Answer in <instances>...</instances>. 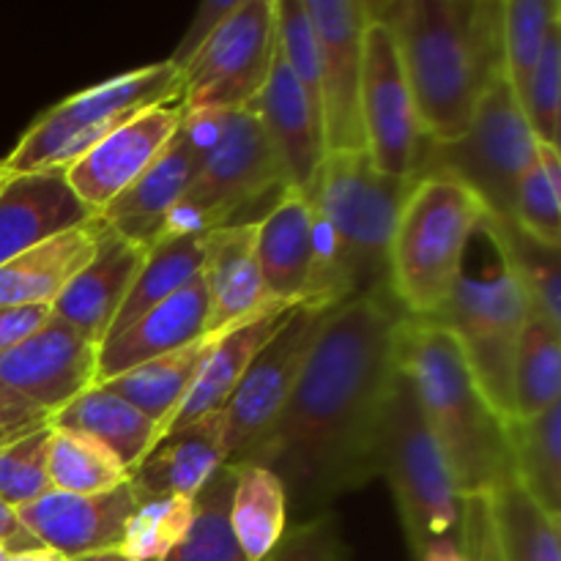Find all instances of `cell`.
Here are the masks:
<instances>
[{"mask_svg":"<svg viewBox=\"0 0 561 561\" xmlns=\"http://www.w3.org/2000/svg\"><path fill=\"white\" fill-rule=\"evenodd\" d=\"M168 102H181V71L170 60L82 88L38 115L20 142L0 159V170L9 175L66 170L142 110Z\"/></svg>","mask_w":561,"mask_h":561,"instance_id":"8","label":"cell"},{"mask_svg":"<svg viewBox=\"0 0 561 561\" xmlns=\"http://www.w3.org/2000/svg\"><path fill=\"white\" fill-rule=\"evenodd\" d=\"M416 179H392L365 151L327 153L307 192L312 274L305 301L343 307L389 288V252Z\"/></svg>","mask_w":561,"mask_h":561,"instance_id":"3","label":"cell"},{"mask_svg":"<svg viewBox=\"0 0 561 561\" xmlns=\"http://www.w3.org/2000/svg\"><path fill=\"white\" fill-rule=\"evenodd\" d=\"M135 504V491L124 482L115 491L93 496L49 491L36 502L16 507V515L47 551L69 561L121 548Z\"/></svg>","mask_w":561,"mask_h":561,"instance_id":"18","label":"cell"},{"mask_svg":"<svg viewBox=\"0 0 561 561\" xmlns=\"http://www.w3.org/2000/svg\"><path fill=\"white\" fill-rule=\"evenodd\" d=\"M504 561H561V520H553L515 480L488 493Z\"/></svg>","mask_w":561,"mask_h":561,"instance_id":"36","label":"cell"},{"mask_svg":"<svg viewBox=\"0 0 561 561\" xmlns=\"http://www.w3.org/2000/svg\"><path fill=\"white\" fill-rule=\"evenodd\" d=\"M0 551H3L5 557L44 551L42 542L25 529V524L20 520L16 510L9 507L5 502H0Z\"/></svg>","mask_w":561,"mask_h":561,"instance_id":"48","label":"cell"},{"mask_svg":"<svg viewBox=\"0 0 561 561\" xmlns=\"http://www.w3.org/2000/svg\"><path fill=\"white\" fill-rule=\"evenodd\" d=\"M504 0H370L392 31L422 135L453 142L469 129L482 93L504 75Z\"/></svg>","mask_w":561,"mask_h":561,"instance_id":"2","label":"cell"},{"mask_svg":"<svg viewBox=\"0 0 561 561\" xmlns=\"http://www.w3.org/2000/svg\"><path fill=\"white\" fill-rule=\"evenodd\" d=\"M403 316L392 290L334 307L288 403L236 460L283 482L288 524L329 513L340 496L378 477V436L394 378L392 340Z\"/></svg>","mask_w":561,"mask_h":561,"instance_id":"1","label":"cell"},{"mask_svg":"<svg viewBox=\"0 0 561 561\" xmlns=\"http://www.w3.org/2000/svg\"><path fill=\"white\" fill-rule=\"evenodd\" d=\"M211 129V110L184 113L179 131L164 146V151L153 159L151 168L135 184L126 186L115 201H110L99 217L115 233L151 247L162 233L168 214L179 206V201L195 181Z\"/></svg>","mask_w":561,"mask_h":561,"instance_id":"16","label":"cell"},{"mask_svg":"<svg viewBox=\"0 0 561 561\" xmlns=\"http://www.w3.org/2000/svg\"><path fill=\"white\" fill-rule=\"evenodd\" d=\"M225 463V416L217 411L164 436L131 471L129 485L135 496L195 499Z\"/></svg>","mask_w":561,"mask_h":561,"instance_id":"25","label":"cell"},{"mask_svg":"<svg viewBox=\"0 0 561 561\" xmlns=\"http://www.w3.org/2000/svg\"><path fill=\"white\" fill-rule=\"evenodd\" d=\"M526 318L529 305L524 290L488 222H482L469 241L447 305L427 321L455 334L477 387L504 422H513V367Z\"/></svg>","mask_w":561,"mask_h":561,"instance_id":"5","label":"cell"},{"mask_svg":"<svg viewBox=\"0 0 561 561\" xmlns=\"http://www.w3.org/2000/svg\"><path fill=\"white\" fill-rule=\"evenodd\" d=\"M488 211L449 179H416L389 252V288L405 316L433 318L453 294Z\"/></svg>","mask_w":561,"mask_h":561,"instance_id":"7","label":"cell"},{"mask_svg":"<svg viewBox=\"0 0 561 561\" xmlns=\"http://www.w3.org/2000/svg\"><path fill=\"white\" fill-rule=\"evenodd\" d=\"M299 305L268 301V305H263L261 310H255L252 316L241 318L239 323L228 327L225 332L214 334L211 351H208L206 362H203L201 373H197L195 383L190 387L186 398L181 400L175 414L170 416V422L164 425L162 438L181 431V427H186L190 422L201 420V416L222 411L225 405H228L230 394L236 392L239 381L244 378V373L250 370V365L255 362V356L261 354L263 345L283 329V323L294 316V310ZM162 438H159V442H162Z\"/></svg>","mask_w":561,"mask_h":561,"instance_id":"19","label":"cell"},{"mask_svg":"<svg viewBox=\"0 0 561 561\" xmlns=\"http://www.w3.org/2000/svg\"><path fill=\"white\" fill-rule=\"evenodd\" d=\"M252 113L261 121L263 131H266L268 142H272L274 153L283 164L288 190L307 195L316 184L323 157H327L321 118L296 82L294 71L285 64L279 47L274 53L261 96L252 104Z\"/></svg>","mask_w":561,"mask_h":561,"instance_id":"22","label":"cell"},{"mask_svg":"<svg viewBox=\"0 0 561 561\" xmlns=\"http://www.w3.org/2000/svg\"><path fill=\"white\" fill-rule=\"evenodd\" d=\"M49 316V307H0V354L31 337Z\"/></svg>","mask_w":561,"mask_h":561,"instance_id":"47","label":"cell"},{"mask_svg":"<svg viewBox=\"0 0 561 561\" xmlns=\"http://www.w3.org/2000/svg\"><path fill=\"white\" fill-rule=\"evenodd\" d=\"M3 181H5V173H3V170H0V186H3Z\"/></svg>","mask_w":561,"mask_h":561,"instance_id":"52","label":"cell"},{"mask_svg":"<svg viewBox=\"0 0 561 561\" xmlns=\"http://www.w3.org/2000/svg\"><path fill=\"white\" fill-rule=\"evenodd\" d=\"M236 488L230 502V526L247 561H263L288 529V504L283 482L272 471L252 463H228Z\"/></svg>","mask_w":561,"mask_h":561,"instance_id":"31","label":"cell"},{"mask_svg":"<svg viewBox=\"0 0 561 561\" xmlns=\"http://www.w3.org/2000/svg\"><path fill=\"white\" fill-rule=\"evenodd\" d=\"M47 477L53 491L75 493V496L107 493L129 482L124 463L104 444L66 427L49 431Z\"/></svg>","mask_w":561,"mask_h":561,"instance_id":"35","label":"cell"},{"mask_svg":"<svg viewBox=\"0 0 561 561\" xmlns=\"http://www.w3.org/2000/svg\"><path fill=\"white\" fill-rule=\"evenodd\" d=\"M277 53L274 0H236L203 47L181 66V107L252 110Z\"/></svg>","mask_w":561,"mask_h":561,"instance_id":"11","label":"cell"},{"mask_svg":"<svg viewBox=\"0 0 561 561\" xmlns=\"http://www.w3.org/2000/svg\"><path fill=\"white\" fill-rule=\"evenodd\" d=\"M370 3V0H367ZM362 129L373 168L392 179H416L427 137L400 64L398 44L383 20L370 14L362 36Z\"/></svg>","mask_w":561,"mask_h":561,"instance_id":"12","label":"cell"},{"mask_svg":"<svg viewBox=\"0 0 561 561\" xmlns=\"http://www.w3.org/2000/svg\"><path fill=\"white\" fill-rule=\"evenodd\" d=\"M192 513H195V499L137 496L121 551L131 561L164 559L190 529Z\"/></svg>","mask_w":561,"mask_h":561,"instance_id":"40","label":"cell"},{"mask_svg":"<svg viewBox=\"0 0 561 561\" xmlns=\"http://www.w3.org/2000/svg\"><path fill=\"white\" fill-rule=\"evenodd\" d=\"M236 477L228 463L195 496V513L179 546L159 561H247L230 526Z\"/></svg>","mask_w":561,"mask_h":561,"instance_id":"37","label":"cell"},{"mask_svg":"<svg viewBox=\"0 0 561 561\" xmlns=\"http://www.w3.org/2000/svg\"><path fill=\"white\" fill-rule=\"evenodd\" d=\"M515 482L561 520V403L531 420L507 422Z\"/></svg>","mask_w":561,"mask_h":561,"instance_id":"32","label":"cell"},{"mask_svg":"<svg viewBox=\"0 0 561 561\" xmlns=\"http://www.w3.org/2000/svg\"><path fill=\"white\" fill-rule=\"evenodd\" d=\"M488 230L496 239L510 272L518 279L531 316L561 329V272L559 250L540 244L515 222H496L488 217Z\"/></svg>","mask_w":561,"mask_h":561,"instance_id":"34","label":"cell"},{"mask_svg":"<svg viewBox=\"0 0 561 561\" xmlns=\"http://www.w3.org/2000/svg\"><path fill=\"white\" fill-rule=\"evenodd\" d=\"M206 323L208 294L203 277L197 274L179 294H173L168 301L146 312L140 321L131 323L129 329L99 345L96 383L104 378L121 376V373L131 370L142 362L195 343L197 337L206 334Z\"/></svg>","mask_w":561,"mask_h":561,"instance_id":"23","label":"cell"},{"mask_svg":"<svg viewBox=\"0 0 561 561\" xmlns=\"http://www.w3.org/2000/svg\"><path fill=\"white\" fill-rule=\"evenodd\" d=\"M99 345L49 312L47 321L0 354V383L47 416L96 383Z\"/></svg>","mask_w":561,"mask_h":561,"instance_id":"15","label":"cell"},{"mask_svg":"<svg viewBox=\"0 0 561 561\" xmlns=\"http://www.w3.org/2000/svg\"><path fill=\"white\" fill-rule=\"evenodd\" d=\"M233 5H236V0H206V3L197 5V14H195V20L190 22V31L184 33V38L179 42L175 53L168 58L170 64L179 66V71H181V66H184L186 60H190L192 55L203 47V42H206V38L217 31V25L230 14V9H233Z\"/></svg>","mask_w":561,"mask_h":561,"instance_id":"45","label":"cell"},{"mask_svg":"<svg viewBox=\"0 0 561 561\" xmlns=\"http://www.w3.org/2000/svg\"><path fill=\"white\" fill-rule=\"evenodd\" d=\"M146 244L126 239L110 228L91 261L64 285L49 312L77 329L93 345H102L124 305L131 279L146 261Z\"/></svg>","mask_w":561,"mask_h":561,"instance_id":"21","label":"cell"},{"mask_svg":"<svg viewBox=\"0 0 561 561\" xmlns=\"http://www.w3.org/2000/svg\"><path fill=\"white\" fill-rule=\"evenodd\" d=\"M255 239V219L206 233V257L201 272L208 294L206 334L225 332L272 301L263 288Z\"/></svg>","mask_w":561,"mask_h":561,"instance_id":"24","label":"cell"},{"mask_svg":"<svg viewBox=\"0 0 561 561\" xmlns=\"http://www.w3.org/2000/svg\"><path fill=\"white\" fill-rule=\"evenodd\" d=\"M99 217L66 181V170L5 173L0 186V266Z\"/></svg>","mask_w":561,"mask_h":561,"instance_id":"20","label":"cell"},{"mask_svg":"<svg viewBox=\"0 0 561 561\" xmlns=\"http://www.w3.org/2000/svg\"><path fill=\"white\" fill-rule=\"evenodd\" d=\"M203 257H206V233L168 236V239L153 241L140 272L126 290V299L110 327L107 340L140 321L146 312L179 294L184 285H190L203 272Z\"/></svg>","mask_w":561,"mask_h":561,"instance_id":"30","label":"cell"},{"mask_svg":"<svg viewBox=\"0 0 561 561\" xmlns=\"http://www.w3.org/2000/svg\"><path fill=\"white\" fill-rule=\"evenodd\" d=\"M181 121H184L181 102L142 110L121 129L110 131L77 162H71L66 168V181L88 208L102 214L110 201H115L126 186L135 184L151 168L153 159L173 140Z\"/></svg>","mask_w":561,"mask_h":561,"instance_id":"17","label":"cell"},{"mask_svg":"<svg viewBox=\"0 0 561 561\" xmlns=\"http://www.w3.org/2000/svg\"><path fill=\"white\" fill-rule=\"evenodd\" d=\"M53 427L85 433L110 449L124 463L126 474L146 460L157 447L159 427L142 411L102 387H91L49 416Z\"/></svg>","mask_w":561,"mask_h":561,"instance_id":"28","label":"cell"},{"mask_svg":"<svg viewBox=\"0 0 561 561\" xmlns=\"http://www.w3.org/2000/svg\"><path fill=\"white\" fill-rule=\"evenodd\" d=\"M9 398H16V394L11 392V389H5L3 383H0V400H9Z\"/></svg>","mask_w":561,"mask_h":561,"instance_id":"51","label":"cell"},{"mask_svg":"<svg viewBox=\"0 0 561 561\" xmlns=\"http://www.w3.org/2000/svg\"><path fill=\"white\" fill-rule=\"evenodd\" d=\"M561 329L526 318L513 367V420H531L561 403Z\"/></svg>","mask_w":561,"mask_h":561,"instance_id":"33","label":"cell"},{"mask_svg":"<svg viewBox=\"0 0 561 561\" xmlns=\"http://www.w3.org/2000/svg\"><path fill=\"white\" fill-rule=\"evenodd\" d=\"M47 425L49 416L44 411H38L36 405L25 403L22 398L0 400V447Z\"/></svg>","mask_w":561,"mask_h":561,"instance_id":"46","label":"cell"},{"mask_svg":"<svg viewBox=\"0 0 561 561\" xmlns=\"http://www.w3.org/2000/svg\"><path fill=\"white\" fill-rule=\"evenodd\" d=\"M211 345L214 334H203V337L184 345V348L170 351V354L157 356V359L142 362V365L131 367V370L121 373V376L104 378L96 387L118 394L121 400H126V403L135 405L137 411H142L148 420L157 422L159 438H162L164 425H168L170 416L175 414L181 400L186 398L190 387L195 383L197 373H201Z\"/></svg>","mask_w":561,"mask_h":561,"instance_id":"29","label":"cell"},{"mask_svg":"<svg viewBox=\"0 0 561 561\" xmlns=\"http://www.w3.org/2000/svg\"><path fill=\"white\" fill-rule=\"evenodd\" d=\"M257 263L266 296L279 305H299L312 274V208L307 195L283 190L257 219Z\"/></svg>","mask_w":561,"mask_h":561,"instance_id":"26","label":"cell"},{"mask_svg":"<svg viewBox=\"0 0 561 561\" xmlns=\"http://www.w3.org/2000/svg\"><path fill=\"white\" fill-rule=\"evenodd\" d=\"M392 356L458 491L493 493L515 480L507 422L477 387L455 334L427 318L403 316L394 327Z\"/></svg>","mask_w":561,"mask_h":561,"instance_id":"4","label":"cell"},{"mask_svg":"<svg viewBox=\"0 0 561 561\" xmlns=\"http://www.w3.org/2000/svg\"><path fill=\"white\" fill-rule=\"evenodd\" d=\"M107 230L102 217H93L3 263L0 307H53L64 285L91 261Z\"/></svg>","mask_w":561,"mask_h":561,"instance_id":"27","label":"cell"},{"mask_svg":"<svg viewBox=\"0 0 561 561\" xmlns=\"http://www.w3.org/2000/svg\"><path fill=\"white\" fill-rule=\"evenodd\" d=\"M414 561H463V559H460V551H431Z\"/></svg>","mask_w":561,"mask_h":561,"instance_id":"50","label":"cell"},{"mask_svg":"<svg viewBox=\"0 0 561 561\" xmlns=\"http://www.w3.org/2000/svg\"><path fill=\"white\" fill-rule=\"evenodd\" d=\"M537 159V140L526 124L507 77L482 93L469 129L453 142L425 146L416 179H449L466 186L496 222H515L520 175Z\"/></svg>","mask_w":561,"mask_h":561,"instance_id":"10","label":"cell"},{"mask_svg":"<svg viewBox=\"0 0 561 561\" xmlns=\"http://www.w3.org/2000/svg\"><path fill=\"white\" fill-rule=\"evenodd\" d=\"M460 559L463 561H504L499 542L496 520H493L488 493L466 496L463 529H460Z\"/></svg>","mask_w":561,"mask_h":561,"instance_id":"44","label":"cell"},{"mask_svg":"<svg viewBox=\"0 0 561 561\" xmlns=\"http://www.w3.org/2000/svg\"><path fill=\"white\" fill-rule=\"evenodd\" d=\"M69 561H131L121 548H113V551H99V553H85V557H77Z\"/></svg>","mask_w":561,"mask_h":561,"instance_id":"49","label":"cell"},{"mask_svg":"<svg viewBox=\"0 0 561 561\" xmlns=\"http://www.w3.org/2000/svg\"><path fill=\"white\" fill-rule=\"evenodd\" d=\"M378 477L387 480L398 504L411 557L460 551L466 496L422 420L414 389L398 367L381 416Z\"/></svg>","mask_w":561,"mask_h":561,"instance_id":"6","label":"cell"},{"mask_svg":"<svg viewBox=\"0 0 561 561\" xmlns=\"http://www.w3.org/2000/svg\"><path fill=\"white\" fill-rule=\"evenodd\" d=\"M515 225L540 244L559 250L561 241V153L537 142V159L520 175Z\"/></svg>","mask_w":561,"mask_h":561,"instance_id":"39","label":"cell"},{"mask_svg":"<svg viewBox=\"0 0 561 561\" xmlns=\"http://www.w3.org/2000/svg\"><path fill=\"white\" fill-rule=\"evenodd\" d=\"M263 561H351V551L340 518L329 510L301 524H288L283 540Z\"/></svg>","mask_w":561,"mask_h":561,"instance_id":"43","label":"cell"},{"mask_svg":"<svg viewBox=\"0 0 561 561\" xmlns=\"http://www.w3.org/2000/svg\"><path fill=\"white\" fill-rule=\"evenodd\" d=\"M0 561H5V553L3 551H0Z\"/></svg>","mask_w":561,"mask_h":561,"instance_id":"53","label":"cell"},{"mask_svg":"<svg viewBox=\"0 0 561 561\" xmlns=\"http://www.w3.org/2000/svg\"><path fill=\"white\" fill-rule=\"evenodd\" d=\"M520 113L540 146L559 148L561 131V25L553 27L546 53L518 93Z\"/></svg>","mask_w":561,"mask_h":561,"instance_id":"41","label":"cell"},{"mask_svg":"<svg viewBox=\"0 0 561 561\" xmlns=\"http://www.w3.org/2000/svg\"><path fill=\"white\" fill-rule=\"evenodd\" d=\"M214 129L195 181L168 214L159 239L228 228L244 208L288 190L283 164L252 110H211Z\"/></svg>","mask_w":561,"mask_h":561,"instance_id":"9","label":"cell"},{"mask_svg":"<svg viewBox=\"0 0 561 561\" xmlns=\"http://www.w3.org/2000/svg\"><path fill=\"white\" fill-rule=\"evenodd\" d=\"M557 25H561L559 0H504L502 3L504 77L515 99L524 91L540 55L546 53V44Z\"/></svg>","mask_w":561,"mask_h":561,"instance_id":"38","label":"cell"},{"mask_svg":"<svg viewBox=\"0 0 561 561\" xmlns=\"http://www.w3.org/2000/svg\"><path fill=\"white\" fill-rule=\"evenodd\" d=\"M321 49V135L327 153L365 151L362 129V36L367 0H305Z\"/></svg>","mask_w":561,"mask_h":561,"instance_id":"14","label":"cell"},{"mask_svg":"<svg viewBox=\"0 0 561 561\" xmlns=\"http://www.w3.org/2000/svg\"><path fill=\"white\" fill-rule=\"evenodd\" d=\"M332 310L334 307L323 301H301L283 329L255 356L222 409L228 463L241 460V455L274 425Z\"/></svg>","mask_w":561,"mask_h":561,"instance_id":"13","label":"cell"},{"mask_svg":"<svg viewBox=\"0 0 561 561\" xmlns=\"http://www.w3.org/2000/svg\"><path fill=\"white\" fill-rule=\"evenodd\" d=\"M49 431V425L38 427L0 447V502L9 507H25L53 491L47 477Z\"/></svg>","mask_w":561,"mask_h":561,"instance_id":"42","label":"cell"}]
</instances>
